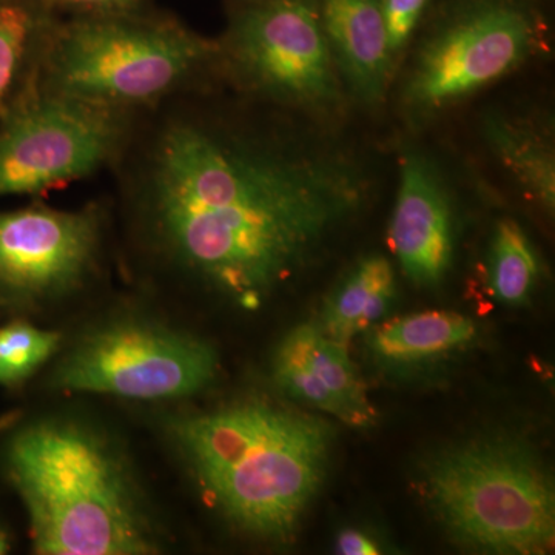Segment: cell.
Returning a JSON list of instances; mask_svg holds the SVG:
<instances>
[{
  "label": "cell",
  "mask_w": 555,
  "mask_h": 555,
  "mask_svg": "<svg viewBox=\"0 0 555 555\" xmlns=\"http://www.w3.org/2000/svg\"><path fill=\"white\" fill-rule=\"evenodd\" d=\"M273 379L288 397L337 416L347 426L371 427L377 411L346 345L313 324L292 328L272 360Z\"/></svg>",
  "instance_id": "cell-11"
},
{
  "label": "cell",
  "mask_w": 555,
  "mask_h": 555,
  "mask_svg": "<svg viewBox=\"0 0 555 555\" xmlns=\"http://www.w3.org/2000/svg\"><path fill=\"white\" fill-rule=\"evenodd\" d=\"M218 80L139 113L108 170L131 264L158 283L261 308L367 196L363 171L312 153L280 113Z\"/></svg>",
  "instance_id": "cell-1"
},
{
  "label": "cell",
  "mask_w": 555,
  "mask_h": 555,
  "mask_svg": "<svg viewBox=\"0 0 555 555\" xmlns=\"http://www.w3.org/2000/svg\"><path fill=\"white\" fill-rule=\"evenodd\" d=\"M54 17L113 16L145 9V0H40Z\"/></svg>",
  "instance_id": "cell-21"
},
{
  "label": "cell",
  "mask_w": 555,
  "mask_h": 555,
  "mask_svg": "<svg viewBox=\"0 0 555 555\" xmlns=\"http://www.w3.org/2000/svg\"><path fill=\"white\" fill-rule=\"evenodd\" d=\"M534 49L525 11L488 0L448 22L416 54L404 102L416 113H437L473 96L520 67Z\"/></svg>",
  "instance_id": "cell-10"
},
{
  "label": "cell",
  "mask_w": 555,
  "mask_h": 555,
  "mask_svg": "<svg viewBox=\"0 0 555 555\" xmlns=\"http://www.w3.org/2000/svg\"><path fill=\"white\" fill-rule=\"evenodd\" d=\"M138 115L51 93L30 76L0 113V198H39L108 173Z\"/></svg>",
  "instance_id": "cell-7"
},
{
  "label": "cell",
  "mask_w": 555,
  "mask_h": 555,
  "mask_svg": "<svg viewBox=\"0 0 555 555\" xmlns=\"http://www.w3.org/2000/svg\"><path fill=\"white\" fill-rule=\"evenodd\" d=\"M486 138L521 188L546 210H554L555 166L550 142L525 124L503 116L488 119Z\"/></svg>",
  "instance_id": "cell-17"
},
{
  "label": "cell",
  "mask_w": 555,
  "mask_h": 555,
  "mask_svg": "<svg viewBox=\"0 0 555 555\" xmlns=\"http://www.w3.org/2000/svg\"><path fill=\"white\" fill-rule=\"evenodd\" d=\"M318 11L339 78L361 101L382 100L393 60L382 0H320Z\"/></svg>",
  "instance_id": "cell-13"
},
{
  "label": "cell",
  "mask_w": 555,
  "mask_h": 555,
  "mask_svg": "<svg viewBox=\"0 0 555 555\" xmlns=\"http://www.w3.org/2000/svg\"><path fill=\"white\" fill-rule=\"evenodd\" d=\"M540 261L534 244L514 219L496 222L489 246V291L502 305L524 306L535 291Z\"/></svg>",
  "instance_id": "cell-18"
},
{
  "label": "cell",
  "mask_w": 555,
  "mask_h": 555,
  "mask_svg": "<svg viewBox=\"0 0 555 555\" xmlns=\"http://www.w3.org/2000/svg\"><path fill=\"white\" fill-rule=\"evenodd\" d=\"M112 203L0 210V306L39 312L78 297L107 264Z\"/></svg>",
  "instance_id": "cell-9"
},
{
  "label": "cell",
  "mask_w": 555,
  "mask_h": 555,
  "mask_svg": "<svg viewBox=\"0 0 555 555\" xmlns=\"http://www.w3.org/2000/svg\"><path fill=\"white\" fill-rule=\"evenodd\" d=\"M425 492L438 520L463 545L509 555L554 547L553 485L524 448L485 441L438 456L427 469Z\"/></svg>",
  "instance_id": "cell-5"
},
{
  "label": "cell",
  "mask_w": 555,
  "mask_h": 555,
  "mask_svg": "<svg viewBox=\"0 0 555 555\" xmlns=\"http://www.w3.org/2000/svg\"><path fill=\"white\" fill-rule=\"evenodd\" d=\"M476 334V324L462 313L429 310L379 324L369 347L389 363H416L460 349Z\"/></svg>",
  "instance_id": "cell-15"
},
{
  "label": "cell",
  "mask_w": 555,
  "mask_h": 555,
  "mask_svg": "<svg viewBox=\"0 0 555 555\" xmlns=\"http://www.w3.org/2000/svg\"><path fill=\"white\" fill-rule=\"evenodd\" d=\"M50 20L40 0H0V113L30 79Z\"/></svg>",
  "instance_id": "cell-16"
},
{
  "label": "cell",
  "mask_w": 555,
  "mask_h": 555,
  "mask_svg": "<svg viewBox=\"0 0 555 555\" xmlns=\"http://www.w3.org/2000/svg\"><path fill=\"white\" fill-rule=\"evenodd\" d=\"M11 535L5 526L0 525V555L9 554L11 551Z\"/></svg>",
  "instance_id": "cell-23"
},
{
  "label": "cell",
  "mask_w": 555,
  "mask_h": 555,
  "mask_svg": "<svg viewBox=\"0 0 555 555\" xmlns=\"http://www.w3.org/2000/svg\"><path fill=\"white\" fill-rule=\"evenodd\" d=\"M389 244L409 280L434 287L443 281L454 258V215L448 190L433 164L409 153L400 163Z\"/></svg>",
  "instance_id": "cell-12"
},
{
  "label": "cell",
  "mask_w": 555,
  "mask_h": 555,
  "mask_svg": "<svg viewBox=\"0 0 555 555\" xmlns=\"http://www.w3.org/2000/svg\"><path fill=\"white\" fill-rule=\"evenodd\" d=\"M60 332L46 331L24 320L0 327V387L17 389L60 350Z\"/></svg>",
  "instance_id": "cell-19"
},
{
  "label": "cell",
  "mask_w": 555,
  "mask_h": 555,
  "mask_svg": "<svg viewBox=\"0 0 555 555\" xmlns=\"http://www.w3.org/2000/svg\"><path fill=\"white\" fill-rule=\"evenodd\" d=\"M337 550L345 555H375L379 547L374 540L369 539L364 532L357 529H346L337 539Z\"/></svg>",
  "instance_id": "cell-22"
},
{
  "label": "cell",
  "mask_w": 555,
  "mask_h": 555,
  "mask_svg": "<svg viewBox=\"0 0 555 555\" xmlns=\"http://www.w3.org/2000/svg\"><path fill=\"white\" fill-rule=\"evenodd\" d=\"M218 371L217 350L206 339L152 318L122 315L83 332L57 361L50 387L153 403L196 396Z\"/></svg>",
  "instance_id": "cell-8"
},
{
  "label": "cell",
  "mask_w": 555,
  "mask_h": 555,
  "mask_svg": "<svg viewBox=\"0 0 555 555\" xmlns=\"http://www.w3.org/2000/svg\"><path fill=\"white\" fill-rule=\"evenodd\" d=\"M217 40L147 10L51 16L31 80L39 89L138 113L215 80Z\"/></svg>",
  "instance_id": "cell-4"
},
{
  "label": "cell",
  "mask_w": 555,
  "mask_h": 555,
  "mask_svg": "<svg viewBox=\"0 0 555 555\" xmlns=\"http://www.w3.org/2000/svg\"><path fill=\"white\" fill-rule=\"evenodd\" d=\"M217 43L215 78L255 104L283 113L341 102V79L312 0L248 3Z\"/></svg>",
  "instance_id": "cell-6"
},
{
  "label": "cell",
  "mask_w": 555,
  "mask_h": 555,
  "mask_svg": "<svg viewBox=\"0 0 555 555\" xmlns=\"http://www.w3.org/2000/svg\"><path fill=\"white\" fill-rule=\"evenodd\" d=\"M3 476L20 496L39 555H147L158 528L127 456L96 427L49 416L3 444Z\"/></svg>",
  "instance_id": "cell-2"
},
{
  "label": "cell",
  "mask_w": 555,
  "mask_h": 555,
  "mask_svg": "<svg viewBox=\"0 0 555 555\" xmlns=\"http://www.w3.org/2000/svg\"><path fill=\"white\" fill-rule=\"evenodd\" d=\"M397 281L392 264L382 255L360 259L331 295L318 326L327 337L347 345L349 339L377 324L393 298Z\"/></svg>",
  "instance_id": "cell-14"
},
{
  "label": "cell",
  "mask_w": 555,
  "mask_h": 555,
  "mask_svg": "<svg viewBox=\"0 0 555 555\" xmlns=\"http://www.w3.org/2000/svg\"><path fill=\"white\" fill-rule=\"evenodd\" d=\"M167 434L211 506L258 539H291L326 476L327 427L264 401L178 416Z\"/></svg>",
  "instance_id": "cell-3"
},
{
  "label": "cell",
  "mask_w": 555,
  "mask_h": 555,
  "mask_svg": "<svg viewBox=\"0 0 555 555\" xmlns=\"http://www.w3.org/2000/svg\"><path fill=\"white\" fill-rule=\"evenodd\" d=\"M429 0H382L383 17L393 57L411 39Z\"/></svg>",
  "instance_id": "cell-20"
}]
</instances>
